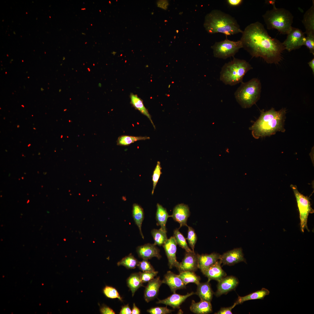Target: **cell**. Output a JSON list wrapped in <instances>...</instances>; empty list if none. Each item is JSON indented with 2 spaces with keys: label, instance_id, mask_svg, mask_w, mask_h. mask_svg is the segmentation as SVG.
<instances>
[{
  "label": "cell",
  "instance_id": "obj_52",
  "mask_svg": "<svg viewBox=\"0 0 314 314\" xmlns=\"http://www.w3.org/2000/svg\"><path fill=\"white\" fill-rule=\"evenodd\" d=\"M81 10H85V8H82V9H81Z\"/></svg>",
  "mask_w": 314,
  "mask_h": 314
},
{
  "label": "cell",
  "instance_id": "obj_30",
  "mask_svg": "<svg viewBox=\"0 0 314 314\" xmlns=\"http://www.w3.org/2000/svg\"><path fill=\"white\" fill-rule=\"evenodd\" d=\"M166 233L167 231L161 228L158 229H153L151 231V233L154 241V244L159 246L163 245L168 239Z\"/></svg>",
  "mask_w": 314,
  "mask_h": 314
},
{
  "label": "cell",
  "instance_id": "obj_21",
  "mask_svg": "<svg viewBox=\"0 0 314 314\" xmlns=\"http://www.w3.org/2000/svg\"><path fill=\"white\" fill-rule=\"evenodd\" d=\"M198 267L200 270L205 269L214 264L220 258V255L216 253L210 254H197Z\"/></svg>",
  "mask_w": 314,
  "mask_h": 314
},
{
  "label": "cell",
  "instance_id": "obj_18",
  "mask_svg": "<svg viewBox=\"0 0 314 314\" xmlns=\"http://www.w3.org/2000/svg\"><path fill=\"white\" fill-rule=\"evenodd\" d=\"M163 283L167 285L173 293L178 290L185 288V285L178 275L170 271H168L164 275Z\"/></svg>",
  "mask_w": 314,
  "mask_h": 314
},
{
  "label": "cell",
  "instance_id": "obj_26",
  "mask_svg": "<svg viewBox=\"0 0 314 314\" xmlns=\"http://www.w3.org/2000/svg\"><path fill=\"white\" fill-rule=\"evenodd\" d=\"M132 216L135 224L138 227L140 233L143 239L144 236L142 231V226L144 218V214L143 208L140 205L134 204L133 205Z\"/></svg>",
  "mask_w": 314,
  "mask_h": 314
},
{
  "label": "cell",
  "instance_id": "obj_32",
  "mask_svg": "<svg viewBox=\"0 0 314 314\" xmlns=\"http://www.w3.org/2000/svg\"><path fill=\"white\" fill-rule=\"evenodd\" d=\"M138 260L131 254L122 258L118 262V266H123L127 269H133L137 266Z\"/></svg>",
  "mask_w": 314,
  "mask_h": 314
},
{
  "label": "cell",
  "instance_id": "obj_20",
  "mask_svg": "<svg viewBox=\"0 0 314 314\" xmlns=\"http://www.w3.org/2000/svg\"><path fill=\"white\" fill-rule=\"evenodd\" d=\"M312 5L305 13L302 22L305 29L307 35H314V1Z\"/></svg>",
  "mask_w": 314,
  "mask_h": 314
},
{
  "label": "cell",
  "instance_id": "obj_35",
  "mask_svg": "<svg viewBox=\"0 0 314 314\" xmlns=\"http://www.w3.org/2000/svg\"><path fill=\"white\" fill-rule=\"evenodd\" d=\"M162 168L160 165V163L158 161L155 169L153 171L152 175V180L153 182V188L151 194L153 195L154 193L157 183L158 181L160 176L162 174L161 172Z\"/></svg>",
  "mask_w": 314,
  "mask_h": 314
},
{
  "label": "cell",
  "instance_id": "obj_8",
  "mask_svg": "<svg viewBox=\"0 0 314 314\" xmlns=\"http://www.w3.org/2000/svg\"><path fill=\"white\" fill-rule=\"evenodd\" d=\"M242 48L240 40L237 41L228 39L216 42L212 46L214 56L216 58L226 59L234 56L240 49Z\"/></svg>",
  "mask_w": 314,
  "mask_h": 314
},
{
  "label": "cell",
  "instance_id": "obj_23",
  "mask_svg": "<svg viewBox=\"0 0 314 314\" xmlns=\"http://www.w3.org/2000/svg\"><path fill=\"white\" fill-rule=\"evenodd\" d=\"M209 281L200 283L197 286L195 294L200 297V299L208 302L212 301L213 292L211 289Z\"/></svg>",
  "mask_w": 314,
  "mask_h": 314
},
{
  "label": "cell",
  "instance_id": "obj_38",
  "mask_svg": "<svg viewBox=\"0 0 314 314\" xmlns=\"http://www.w3.org/2000/svg\"><path fill=\"white\" fill-rule=\"evenodd\" d=\"M137 266L143 272L155 271L153 266L147 260L143 259L142 261H139Z\"/></svg>",
  "mask_w": 314,
  "mask_h": 314
},
{
  "label": "cell",
  "instance_id": "obj_58",
  "mask_svg": "<svg viewBox=\"0 0 314 314\" xmlns=\"http://www.w3.org/2000/svg\"><path fill=\"white\" fill-rule=\"evenodd\" d=\"M29 78V77H28V78Z\"/></svg>",
  "mask_w": 314,
  "mask_h": 314
},
{
  "label": "cell",
  "instance_id": "obj_6",
  "mask_svg": "<svg viewBox=\"0 0 314 314\" xmlns=\"http://www.w3.org/2000/svg\"><path fill=\"white\" fill-rule=\"evenodd\" d=\"M261 90L260 81L254 78L246 82H242L235 92V97L242 108H249L260 99Z\"/></svg>",
  "mask_w": 314,
  "mask_h": 314
},
{
  "label": "cell",
  "instance_id": "obj_9",
  "mask_svg": "<svg viewBox=\"0 0 314 314\" xmlns=\"http://www.w3.org/2000/svg\"><path fill=\"white\" fill-rule=\"evenodd\" d=\"M287 35L286 39L282 43L285 49L288 52L299 49L304 45L306 36L305 33L300 29L292 27Z\"/></svg>",
  "mask_w": 314,
  "mask_h": 314
},
{
  "label": "cell",
  "instance_id": "obj_2",
  "mask_svg": "<svg viewBox=\"0 0 314 314\" xmlns=\"http://www.w3.org/2000/svg\"><path fill=\"white\" fill-rule=\"evenodd\" d=\"M286 111L285 108L276 111L273 108L268 111L262 110L258 119L249 128L253 137L258 139L270 136L278 131L284 132Z\"/></svg>",
  "mask_w": 314,
  "mask_h": 314
},
{
  "label": "cell",
  "instance_id": "obj_39",
  "mask_svg": "<svg viewBox=\"0 0 314 314\" xmlns=\"http://www.w3.org/2000/svg\"><path fill=\"white\" fill-rule=\"evenodd\" d=\"M140 278L143 283L148 282L156 276L158 273L157 271L140 272Z\"/></svg>",
  "mask_w": 314,
  "mask_h": 314
},
{
  "label": "cell",
  "instance_id": "obj_50",
  "mask_svg": "<svg viewBox=\"0 0 314 314\" xmlns=\"http://www.w3.org/2000/svg\"><path fill=\"white\" fill-rule=\"evenodd\" d=\"M19 127H20V126H19V125H17V127L18 128H19Z\"/></svg>",
  "mask_w": 314,
  "mask_h": 314
},
{
  "label": "cell",
  "instance_id": "obj_3",
  "mask_svg": "<svg viewBox=\"0 0 314 314\" xmlns=\"http://www.w3.org/2000/svg\"><path fill=\"white\" fill-rule=\"evenodd\" d=\"M204 26L210 34L221 33L227 36L243 32L234 17L218 10H213L206 15Z\"/></svg>",
  "mask_w": 314,
  "mask_h": 314
},
{
  "label": "cell",
  "instance_id": "obj_57",
  "mask_svg": "<svg viewBox=\"0 0 314 314\" xmlns=\"http://www.w3.org/2000/svg\"><path fill=\"white\" fill-rule=\"evenodd\" d=\"M32 116H33V115H32Z\"/></svg>",
  "mask_w": 314,
  "mask_h": 314
},
{
  "label": "cell",
  "instance_id": "obj_24",
  "mask_svg": "<svg viewBox=\"0 0 314 314\" xmlns=\"http://www.w3.org/2000/svg\"><path fill=\"white\" fill-rule=\"evenodd\" d=\"M130 103L136 109L138 110L141 113L147 116L151 121L154 129L155 127L152 120L151 116L148 110L145 108L142 100L137 94L131 93L130 94Z\"/></svg>",
  "mask_w": 314,
  "mask_h": 314
},
{
  "label": "cell",
  "instance_id": "obj_29",
  "mask_svg": "<svg viewBox=\"0 0 314 314\" xmlns=\"http://www.w3.org/2000/svg\"><path fill=\"white\" fill-rule=\"evenodd\" d=\"M185 285L190 283H193L197 286L200 283V277L195 272L189 271L181 272L178 274Z\"/></svg>",
  "mask_w": 314,
  "mask_h": 314
},
{
  "label": "cell",
  "instance_id": "obj_25",
  "mask_svg": "<svg viewBox=\"0 0 314 314\" xmlns=\"http://www.w3.org/2000/svg\"><path fill=\"white\" fill-rule=\"evenodd\" d=\"M270 291L267 289L263 288L258 290L243 297L238 296L235 303L237 305L243 303L244 301L258 299H263L265 297L268 295Z\"/></svg>",
  "mask_w": 314,
  "mask_h": 314
},
{
  "label": "cell",
  "instance_id": "obj_15",
  "mask_svg": "<svg viewBox=\"0 0 314 314\" xmlns=\"http://www.w3.org/2000/svg\"><path fill=\"white\" fill-rule=\"evenodd\" d=\"M221 263L217 261L209 267L201 270L202 273L208 278V281L214 280L219 281L223 278L226 276V274L222 269Z\"/></svg>",
  "mask_w": 314,
  "mask_h": 314
},
{
  "label": "cell",
  "instance_id": "obj_28",
  "mask_svg": "<svg viewBox=\"0 0 314 314\" xmlns=\"http://www.w3.org/2000/svg\"><path fill=\"white\" fill-rule=\"evenodd\" d=\"M126 282L127 286L131 292L132 297L140 287L143 286L140 272L131 274L127 278Z\"/></svg>",
  "mask_w": 314,
  "mask_h": 314
},
{
  "label": "cell",
  "instance_id": "obj_55",
  "mask_svg": "<svg viewBox=\"0 0 314 314\" xmlns=\"http://www.w3.org/2000/svg\"><path fill=\"white\" fill-rule=\"evenodd\" d=\"M3 119H5V117H4L3 118Z\"/></svg>",
  "mask_w": 314,
  "mask_h": 314
},
{
  "label": "cell",
  "instance_id": "obj_16",
  "mask_svg": "<svg viewBox=\"0 0 314 314\" xmlns=\"http://www.w3.org/2000/svg\"><path fill=\"white\" fill-rule=\"evenodd\" d=\"M136 251L138 256L143 259L148 260L154 257L160 259L161 257L159 249L154 244L147 243L139 246Z\"/></svg>",
  "mask_w": 314,
  "mask_h": 314
},
{
  "label": "cell",
  "instance_id": "obj_45",
  "mask_svg": "<svg viewBox=\"0 0 314 314\" xmlns=\"http://www.w3.org/2000/svg\"><path fill=\"white\" fill-rule=\"evenodd\" d=\"M140 309L136 306L135 303L133 304V307L131 311L132 314H140Z\"/></svg>",
  "mask_w": 314,
  "mask_h": 314
},
{
  "label": "cell",
  "instance_id": "obj_33",
  "mask_svg": "<svg viewBox=\"0 0 314 314\" xmlns=\"http://www.w3.org/2000/svg\"><path fill=\"white\" fill-rule=\"evenodd\" d=\"M174 237L175 240L177 245L184 249L186 252H190L193 251L188 247L186 241V239L179 231V229H176L174 231Z\"/></svg>",
  "mask_w": 314,
  "mask_h": 314
},
{
  "label": "cell",
  "instance_id": "obj_31",
  "mask_svg": "<svg viewBox=\"0 0 314 314\" xmlns=\"http://www.w3.org/2000/svg\"><path fill=\"white\" fill-rule=\"evenodd\" d=\"M150 139L147 136H134L123 135L119 137L117 140V144L121 146L128 145L138 140H145Z\"/></svg>",
  "mask_w": 314,
  "mask_h": 314
},
{
  "label": "cell",
  "instance_id": "obj_44",
  "mask_svg": "<svg viewBox=\"0 0 314 314\" xmlns=\"http://www.w3.org/2000/svg\"><path fill=\"white\" fill-rule=\"evenodd\" d=\"M131 309L129 306V304L123 306L119 313L120 314H131Z\"/></svg>",
  "mask_w": 314,
  "mask_h": 314
},
{
  "label": "cell",
  "instance_id": "obj_40",
  "mask_svg": "<svg viewBox=\"0 0 314 314\" xmlns=\"http://www.w3.org/2000/svg\"><path fill=\"white\" fill-rule=\"evenodd\" d=\"M304 45L309 49L310 52L314 55V35H308L306 37Z\"/></svg>",
  "mask_w": 314,
  "mask_h": 314
},
{
  "label": "cell",
  "instance_id": "obj_7",
  "mask_svg": "<svg viewBox=\"0 0 314 314\" xmlns=\"http://www.w3.org/2000/svg\"><path fill=\"white\" fill-rule=\"evenodd\" d=\"M295 194L298 208L300 220V227L302 232H304L305 229L309 231L307 227L308 218L309 213L314 212V210L311 206L309 197L305 196L298 190L295 185H290Z\"/></svg>",
  "mask_w": 314,
  "mask_h": 314
},
{
  "label": "cell",
  "instance_id": "obj_12",
  "mask_svg": "<svg viewBox=\"0 0 314 314\" xmlns=\"http://www.w3.org/2000/svg\"><path fill=\"white\" fill-rule=\"evenodd\" d=\"M217 290L215 295L220 297L223 294H226L236 288L239 283L238 279L233 276H225L218 282Z\"/></svg>",
  "mask_w": 314,
  "mask_h": 314
},
{
  "label": "cell",
  "instance_id": "obj_5",
  "mask_svg": "<svg viewBox=\"0 0 314 314\" xmlns=\"http://www.w3.org/2000/svg\"><path fill=\"white\" fill-rule=\"evenodd\" d=\"M253 68L246 60L234 58L225 63L220 72V80L226 85H233L242 83L243 77Z\"/></svg>",
  "mask_w": 314,
  "mask_h": 314
},
{
  "label": "cell",
  "instance_id": "obj_19",
  "mask_svg": "<svg viewBox=\"0 0 314 314\" xmlns=\"http://www.w3.org/2000/svg\"><path fill=\"white\" fill-rule=\"evenodd\" d=\"M195 294V293L193 292L188 293L185 295H181L175 292L166 298L162 300L159 299L156 303L169 306L173 308H179L180 305L188 297Z\"/></svg>",
  "mask_w": 314,
  "mask_h": 314
},
{
  "label": "cell",
  "instance_id": "obj_36",
  "mask_svg": "<svg viewBox=\"0 0 314 314\" xmlns=\"http://www.w3.org/2000/svg\"><path fill=\"white\" fill-rule=\"evenodd\" d=\"M187 226L188 229L186 239L192 250L194 251V249L197 241V237L194 229L191 227L188 226Z\"/></svg>",
  "mask_w": 314,
  "mask_h": 314
},
{
  "label": "cell",
  "instance_id": "obj_1",
  "mask_svg": "<svg viewBox=\"0 0 314 314\" xmlns=\"http://www.w3.org/2000/svg\"><path fill=\"white\" fill-rule=\"evenodd\" d=\"M240 39L242 48L253 57H261L268 64H278L285 50L282 42L271 37L259 22L251 23L243 31Z\"/></svg>",
  "mask_w": 314,
  "mask_h": 314
},
{
  "label": "cell",
  "instance_id": "obj_56",
  "mask_svg": "<svg viewBox=\"0 0 314 314\" xmlns=\"http://www.w3.org/2000/svg\"><path fill=\"white\" fill-rule=\"evenodd\" d=\"M5 73H6H6H7V72H5Z\"/></svg>",
  "mask_w": 314,
  "mask_h": 314
},
{
  "label": "cell",
  "instance_id": "obj_4",
  "mask_svg": "<svg viewBox=\"0 0 314 314\" xmlns=\"http://www.w3.org/2000/svg\"><path fill=\"white\" fill-rule=\"evenodd\" d=\"M273 7L262 15L267 29H275L281 34L287 35L292 27L293 16L285 8H277L275 5Z\"/></svg>",
  "mask_w": 314,
  "mask_h": 314
},
{
  "label": "cell",
  "instance_id": "obj_47",
  "mask_svg": "<svg viewBox=\"0 0 314 314\" xmlns=\"http://www.w3.org/2000/svg\"><path fill=\"white\" fill-rule=\"evenodd\" d=\"M275 0H266L265 3L267 4H272V6L275 5Z\"/></svg>",
  "mask_w": 314,
  "mask_h": 314
},
{
  "label": "cell",
  "instance_id": "obj_46",
  "mask_svg": "<svg viewBox=\"0 0 314 314\" xmlns=\"http://www.w3.org/2000/svg\"><path fill=\"white\" fill-rule=\"evenodd\" d=\"M308 64L309 66L311 68L313 74H314V58L308 63Z\"/></svg>",
  "mask_w": 314,
  "mask_h": 314
},
{
  "label": "cell",
  "instance_id": "obj_49",
  "mask_svg": "<svg viewBox=\"0 0 314 314\" xmlns=\"http://www.w3.org/2000/svg\"><path fill=\"white\" fill-rule=\"evenodd\" d=\"M30 145H31V144H30L28 145V147H29Z\"/></svg>",
  "mask_w": 314,
  "mask_h": 314
},
{
  "label": "cell",
  "instance_id": "obj_14",
  "mask_svg": "<svg viewBox=\"0 0 314 314\" xmlns=\"http://www.w3.org/2000/svg\"><path fill=\"white\" fill-rule=\"evenodd\" d=\"M190 215L189 208L188 205L181 204L175 206L170 217L180 224V228H181L183 226H188L187 221Z\"/></svg>",
  "mask_w": 314,
  "mask_h": 314
},
{
  "label": "cell",
  "instance_id": "obj_43",
  "mask_svg": "<svg viewBox=\"0 0 314 314\" xmlns=\"http://www.w3.org/2000/svg\"><path fill=\"white\" fill-rule=\"evenodd\" d=\"M243 2L242 0H227L226 2L228 5L231 7H236L240 6Z\"/></svg>",
  "mask_w": 314,
  "mask_h": 314
},
{
  "label": "cell",
  "instance_id": "obj_42",
  "mask_svg": "<svg viewBox=\"0 0 314 314\" xmlns=\"http://www.w3.org/2000/svg\"><path fill=\"white\" fill-rule=\"evenodd\" d=\"M100 312L103 314H115V312L111 308L106 305L103 306L100 309Z\"/></svg>",
  "mask_w": 314,
  "mask_h": 314
},
{
  "label": "cell",
  "instance_id": "obj_22",
  "mask_svg": "<svg viewBox=\"0 0 314 314\" xmlns=\"http://www.w3.org/2000/svg\"><path fill=\"white\" fill-rule=\"evenodd\" d=\"M190 308L192 312L197 314H207L213 311L210 302L201 299L198 302L192 300Z\"/></svg>",
  "mask_w": 314,
  "mask_h": 314
},
{
  "label": "cell",
  "instance_id": "obj_34",
  "mask_svg": "<svg viewBox=\"0 0 314 314\" xmlns=\"http://www.w3.org/2000/svg\"><path fill=\"white\" fill-rule=\"evenodd\" d=\"M103 292L105 295L108 298H117L120 301H123L122 297L117 290L112 287L106 286L103 290Z\"/></svg>",
  "mask_w": 314,
  "mask_h": 314
},
{
  "label": "cell",
  "instance_id": "obj_27",
  "mask_svg": "<svg viewBox=\"0 0 314 314\" xmlns=\"http://www.w3.org/2000/svg\"><path fill=\"white\" fill-rule=\"evenodd\" d=\"M157 210L156 213V219L157 224L160 226L164 231H167L166 224L168 218L170 217L167 211L166 208L161 205L157 203L156 205Z\"/></svg>",
  "mask_w": 314,
  "mask_h": 314
},
{
  "label": "cell",
  "instance_id": "obj_53",
  "mask_svg": "<svg viewBox=\"0 0 314 314\" xmlns=\"http://www.w3.org/2000/svg\"><path fill=\"white\" fill-rule=\"evenodd\" d=\"M22 107H24V105H22Z\"/></svg>",
  "mask_w": 314,
  "mask_h": 314
},
{
  "label": "cell",
  "instance_id": "obj_51",
  "mask_svg": "<svg viewBox=\"0 0 314 314\" xmlns=\"http://www.w3.org/2000/svg\"><path fill=\"white\" fill-rule=\"evenodd\" d=\"M41 90H42V91H43V90H44V89H43V88H41Z\"/></svg>",
  "mask_w": 314,
  "mask_h": 314
},
{
  "label": "cell",
  "instance_id": "obj_10",
  "mask_svg": "<svg viewBox=\"0 0 314 314\" xmlns=\"http://www.w3.org/2000/svg\"><path fill=\"white\" fill-rule=\"evenodd\" d=\"M177 245L174 237L172 236L167 239L162 245L167 256L168 265L170 269L174 267L178 269L180 263L177 261L176 257Z\"/></svg>",
  "mask_w": 314,
  "mask_h": 314
},
{
  "label": "cell",
  "instance_id": "obj_54",
  "mask_svg": "<svg viewBox=\"0 0 314 314\" xmlns=\"http://www.w3.org/2000/svg\"><path fill=\"white\" fill-rule=\"evenodd\" d=\"M33 129H35V130H36V128H34V127L33 128Z\"/></svg>",
  "mask_w": 314,
  "mask_h": 314
},
{
  "label": "cell",
  "instance_id": "obj_11",
  "mask_svg": "<svg viewBox=\"0 0 314 314\" xmlns=\"http://www.w3.org/2000/svg\"><path fill=\"white\" fill-rule=\"evenodd\" d=\"M219 260L223 265L229 266L241 262H246L241 248L234 249L220 255Z\"/></svg>",
  "mask_w": 314,
  "mask_h": 314
},
{
  "label": "cell",
  "instance_id": "obj_41",
  "mask_svg": "<svg viewBox=\"0 0 314 314\" xmlns=\"http://www.w3.org/2000/svg\"><path fill=\"white\" fill-rule=\"evenodd\" d=\"M236 304L234 303L232 306L222 308L217 312L215 313L216 314H232L231 312L232 309L236 306Z\"/></svg>",
  "mask_w": 314,
  "mask_h": 314
},
{
  "label": "cell",
  "instance_id": "obj_13",
  "mask_svg": "<svg viewBox=\"0 0 314 314\" xmlns=\"http://www.w3.org/2000/svg\"><path fill=\"white\" fill-rule=\"evenodd\" d=\"M198 268L197 254L194 251L186 252L178 268L179 272L185 271L195 272Z\"/></svg>",
  "mask_w": 314,
  "mask_h": 314
},
{
  "label": "cell",
  "instance_id": "obj_17",
  "mask_svg": "<svg viewBox=\"0 0 314 314\" xmlns=\"http://www.w3.org/2000/svg\"><path fill=\"white\" fill-rule=\"evenodd\" d=\"M162 283V281L159 276L154 278L148 282L144 293V298L147 302H149L157 297L159 288Z\"/></svg>",
  "mask_w": 314,
  "mask_h": 314
},
{
  "label": "cell",
  "instance_id": "obj_48",
  "mask_svg": "<svg viewBox=\"0 0 314 314\" xmlns=\"http://www.w3.org/2000/svg\"><path fill=\"white\" fill-rule=\"evenodd\" d=\"M116 53V52L115 51H113L112 53L114 55H115Z\"/></svg>",
  "mask_w": 314,
  "mask_h": 314
},
{
  "label": "cell",
  "instance_id": "obj_37",
  "mask_svg": "<svg viewBox=\"0 0 314 314\" xmlns=\"http://www.w3.org/2000/svg\"><path fill=\"white\" fill-rule=\"evenodd\" d=\"M174 311L168 308L166 306L152 308L147 310V311L151 314H167L171 313Z\"/></svg>",
  "mask_w": 314,
  "mask_h": 314
}]
</instances>
